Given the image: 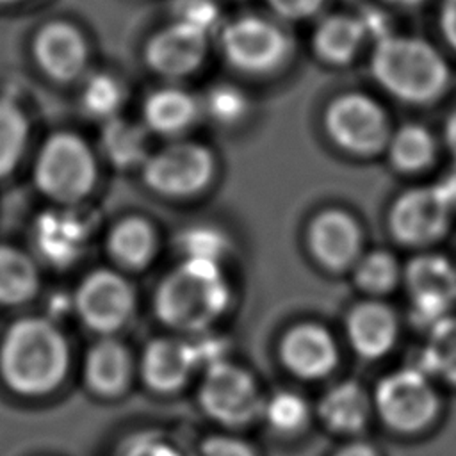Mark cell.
Instances as JSON below:
<instances>
[{
  "mask_svg": "<svg viewBox=\"0 0 456 456\" xmlns=\"http://www.w3.org/2000/svg\"><path fill=\"white\" fill-rule=\"evenodd\" d=\"M214 169V155L207 146L176 141L148 155L142 164V178L159 194L185 198L203 191L212 180Z\"/></svg>",
  "mask_w": 456,
  "mask_h": 456,
  "instance_id": "7",
  "label": "cell"
},
{
  "mask_svg": "<svg viewBox=\"0 0 456 456\" xmlns=\"http://www.w3.org/2000/svg\"><path fill=\"white\" fill-rule=\"evenodd\" d=\"M32 50L39 68L57 82L78 78L87 66V43L80 30L66 21L46 23L36 34Z\"/></svg>",
  "mask_w": 456,
  "mask_h": 456,
  "instance_id": "14",
  "label": "cell"
},
{
  "mask_svg": "<svg viewBox=\"0 0 456 456\" xmlns=\"http://www.w3.org/2000/svg\"><path fill=\"white\" fill-rule=\"evenodd\" d=\"M399 278V267L392 255L385 251H372L358 260L354 280L360 289L381 294L392 290Z\"/></svg>",
  "mask_w": 456,
  "mask_h": 456,
  "instance_id": "31",
  "label": "cell"
},
{
  "mask_svg": "<svg viewBox=\"0 0 456 456\" xmlns=\"http://www.w3.org/2000/svg\"><path fill=\"white\" fill-rule=\"evenodd\" d=\"M228 303L230 290L217 264L192 258L169 273L155 294L159 319L182 331H203Z\"/></svg>",
  "mask_w": 456,
  "mask_h": 456,
  "instance_id": "3",
  "label": "cell"
},
{
  "mask_svg": "<svg viewBox=\"0 0 456 456\" xmlns=\"http://www.w3.org/2000/svg\"><path fill=\"white\" fill-rule=\"evenodd\" d=\"M435 187L440 191V194H442L444 200L447 201L449 208H451V210L456 208V169H454L452 173H449V175H447L440 183H436Z\"/></svg>",
  "mask_w": 456,
  "mask_h": 456,
  "instance_id": "40",
  "label": "cell"
},
{
  "mask_svg": "<svg viewBox=\"0 0 456 456\" xmlns=\"http://www.w3.org/2000/svg\"><path fill=\"white\" fill-rule=\"evenodd\" d=\"M330 139L353 155H376L390 142L385 110L367 94L346 93L330 102L324 112Z\"/></svg>",
  "mask_w": 456,
  "mask_h": 456,
  "instance_id": "5",
  "label": "cell"
},
{
  "mask_svg": "<svg viewBox=\"0 0 456 456\" xmlns=\"http://www.w3.org/2000/svg\"><path fill=\"white\" fill-rule=\"evenodd\" d=\"M335 456H376V452L367 444H351L342 447Z\"/></svg>",
  "mask_w": 456,
  "mask_h": 456,
  "instance_id": "42",
  "label": "cell"
},
{
  "mask_svg": "<svg viewBox=\"0 0 456 456\" xmlns=\"http://www.w3.org/2000/svg\"><path fill=\"white\" fill-rule=\"evenodd\" d=\"M394 314L379 303H362L347 317V335L354 351L363 358L383 356L395 340Z\"/></svg>",
  "mask_w": 456,
  "mask_h": 456,
  "instance_id": "18",
  "label": "cell"
},
{
  "mask_svg": "<svg viewBox=\"0 0 456 456\" xmlns=\"http://www.w3.org/2000/svg\"><path fill=\"white\" fill-rule=\"evenodd\" d=\"M128 456H180V454L166 444L144 442V444H139L137 447H134Z\"/></svg>",
  "mask_w": 456,
  "mask_h": 456,
  "instance_id": "39",
  "label": "cell"
},
{
  "mask_svg": "<svg viewBox=\"0 0 456 456\" xmlns=\"http://www.w3.org/2000/svg\"><path fill=\"white\" fill-rule=\"evenodd\" d=\"M363 39L365 30L360 18L331 14L317 25L312 46L321 61L340 66L353 61Z\"/></svg>",
  "mask_w": 456,
  "mask_h": 456,
  "instance_id": "20",
  "label": "cell"
},
{
  "mask_svg": "<svg viewBox=\"0 0 456 456\" xmlns=\"http://www.w3.org/2000/svg\"><path fill=\"white\" fill-rule=\"evenodd\" d=\"M16 2H21V0H0V4H16Z\"/></svg>",
  "mask_w": 456,
  "mask_h": 456,
  "instance_id": "44",
  "label": "cell"
},
{
  "mask_svg": "<svg viewBox=\"0 0 456 456\" xmlns=\"http://www.w3.org/2000/svg\"><path fill=\"white\" fill-rule=\"evenodd\" d=\"M66 369V342L48 321L23 319L11 326L0 349V370L12 390L45 394L59 385Z\"/></svg>",
  "mask_w": 456,
  "mask_h": 456,
  "instance_id": "2",
  "label": "cell"
},
{
  "mask_svg": "<svg viewBox=\"0 0 456 456\" xmlns=\"http://www.w3.org/2000/svg\"><path fill=\"white\" fill-rule=\"evenodd\" d=\"M290 39L274 21L248 14L221 27V50L226 61L251 75L278 69L290 53Z\"/></svg>",
  "mask_w": 456,
  "mask_h": 456,
  "instance_id": "6",
  "label": "cell"
},
{
  "mask_svg": "<svg viewBox=\"0 0 456 456\" xmlns=\"http://www.w3.org/2000/svg\"><path fill=\"white\" fill-rule=\"evenodd\" d=\"M419 360L422 372L456 385V315H447L428 328Z\"/></svg>",
  "mask_w": 456,
  "mask_h": 456,
  "instance_id": "22",
  "label": "cell"
},
{
  "mask_svg": "<svg viewBox=\"0 0 456 456\" xmlns=\"http://www.w3.org/2000/svg\"><path fill=\"white\" fill-rule=\"evenodd\" d=\"M281 358L296 376L321 378L335 367L337 349L324 328L301 324L283 337Z\"/></svg>",
  "mask_w": 456,
  "mask_h": 456,
  "instance_id": "16",
  "label": "cell"
},
{
  "mask_svg": "<svg viewBox=\"0 0 456 456\" xmlns=\"http://www.w3.org/2000/svg\"><path fill=\"white\" fill-rule=\"evenodd\" d=\"M176 21L208 34L219 23V9L212 0H178Z\"/></svg>",
  "mask_w": 456,
  "mask_h": 456,
  "instance_id": "35",
  "label": "cell"
},
{
  "mask_svg": "<svg viewBox=\"0 0 456 456\" xmlns=\"http://www.w3.org/2000/svg\"><path fill=\"white\" fill-rule=\"evenodd\" d=\"M310 248L315 258L331 269L349 265L360 248V228L342 210H324L310 224Z\"/></svg>",
  "mask_w": 456,
  "mask_h": 456,
  "instance_id": "15",
  "label": "cell"
},
{
  "mask_svg": "<svg viewBox=\"0 0 456 456\" xmlns=\"http://www.w3.org/2000/svg\"><path fill=\"white\" fill-rule=\"evenodd\" d=\"M196 456H255V454L244 442L237 438L210 436L200 445Z\"/></svg>",
  "mask_w": 456,
  "mask_h": 456,
  "instance_id": "36",
  "label": "cell"
},
{
  "mask_svg": "<svg viewBox=\"0 0 456 456\" xmlns=\"http://www.w3.org/2000/svg\"><path fill=\"white\" fill-rule=\"evenodd\" d=\"M102 146L107 159L118 167L144 164L148 159V128L112 118L103 128Z\"/></svg>",
  "mask_w": 456,
  "mask_h": 456,
  "instance_id": "25",
  "label": "cell"
},
{
  "mask_svg": "<svg viewBox=\"0 0 456 456\" xmlns=\"http://www.w3.org/2000/svg\"><path fill=\"white\" fill-rule=\"evenodd\" d=\"M125 102V87L123 84L109 75L96 73L93 75L82 91V105L86 112L98 119H112Z\"/></svg>",
  "mask_w": 456,
  "mask_h": 456,
  "instance_id": "30",
  "label": "cell"
},
{
  "mask_svg": "<svg viewBox=\"0 0 456 456\" xmlns=\"http://www.w3.org/2000/svg\"><path fill=\"white\" fill-rule=\"evenodd\" d=\"M28 125L23 112L11 102L0 100V176H5L20 162L27 146Z\"/></svg>",
  "mask_w": 456,
  "mask_h": 456,
  "instance_id": "29",
  "label": "cell"
},
{
  "mask_svg": "<svg viewBox=\"0 0 456 456\" xmlns=\"http://www.w3.org/2000/svg\"><path fill=\"white\" fill-rule=\"evenodd\" d=\"M182 244L187 253V258L217 264V258L221 256L226 242L217 230L200 226V228L187 230L182 237Z\"/></svg>",
  "mask_w": 456,
  "mask_h": 456,
  "instance_id": "34",
  "label": "cell"
},
{
  "mask_svg": "<svg viewBox=\"0 0 456 456\" xmlns=\"http://www.w3.org/2000/svg\"><path fill=\"white\" fill-rule=\"evenodd\" d=\"M34 180L48 198L73 203L93 189L96 162L84 139L71 132H59L50 135L39 150Z\"/></svg>",
  "mask_w": 456,
  "mask_h": 456,
  "instance_id": "4",
  "label": "cell"
},
{
  "mask_svg": "<svg viewBox=\"0 0 456 456\" xmlns=\"http://www.w3.org/2000/svg\"><path fill=\"white\" fill-rule=\"evenodd\" d=\"M37 285L32 262L20 251L0 246V303L16 305L28 299Z\"/></svg>",
  "mask_w": 456,
  "mask_h": 456,
  "instance_id": "28",
  "label": "cell"
},
{
  "mask_svg": "<svg viewBox=\"0 0 456 456\" xmlns=\"http://www.w3.org/2000/svg\"><path fill=\"white\" fill-rule=\"evenodd\" d=\"M274 14L285 20H305L314 16L324 0H265Z\"/></svg>",
  "mask_w": 456,
  "mask_h": 456,
  "instance_id": "37",
  "label": "cell"
},
{
  "mask_svg": "<svg viewBox=\"0 0 456 456\" xmlns=\"http://www.w3.org/2000/svg\"><path fill=\"white\" fill-rule=\"evenodd\" d=\"M394 5H401V7H411V5H419L422 0H387Z\"/></svg>",
  "mask_w": 456,
  "mask_h": 456,
  "instance_id": "43",
  "label": "cell"
},
{
  "mask_svg": "<svg viewBox=\"0 0 456 456\" xmlns=\"http://www.w3.org/2000/svg\"><path fill=\"white\" fill-rule=\"evenodd\" d=\"M444 135H445V144H447L451 155L456 160V110L449 116V119L445 123V134Z\"/></svg>",
  "mask_w": 456,
  "mask_h": 456,
  "instance_id": "41",
  "label": "cell"
},
{
  "mask_svg": "<svg viewBox=\"0 0 456 456\" xmlns=\"http://www.w3.org/2000/svg\"><path fill=\"white\" fill-rule=\"evenodd\" d=\"M406 287L413 319L431 328L456 303V267L442 255H420L406 267Z\"/></svg>",
  "mask_w": 456,
  "mask_h": 456,
  "instance_id": "10",
  "label": "cell"
},
{
  "mask_svg": "<svg viewBox=\"0 0 456 456\" xmlns=\"http://www.w3.org/2000/svg\"><path fill=\"white\" fill-rule=\"evenodd\" d=\"M262 413L274 429L281 433H292L303 428L306 422L308 408L297 394L278 392L262 404Z\"/></svg>",
  "mask_w": 456,
  "mask_h": 456,
  "instance_id": "33",
  "label": "cell"
},
{
  "mask_svg": "<svg viewBox=\"0 0 456 456\" xmlns=\"http://www.w3.org/2000/svg\"><path fill=\"white\" fill-rule=\"evenodd\" d=\"M390 162L403 173H415L428 167L436 151L435 137L431 132L417 123H408L390 135L388 142Z\"/></svg>",
  "mask_w": 456,
  "mask_h": 456,
  "instance_id": "26",
  "label": "cell"
},
{
  "mask_svg": "<svg viewBox=\"0 0 456 456\" xmlns=\"http://www.w3.org/2000/svg\"><path fill=\"white\" fill-rule=\"evenodd\" d=\"M449 214L451 208L435 185L415 187L394 201L388 223L397 240L410 246H426L445 233Z\"/></svg>",
  "mask_w": 456,
  "mask_h": 456,
  "instance_id": "11",
  "label": "cell"
},
{
  "mask_svg": "<svg viewBox=\"0 0 456 456\" xmlns=\"http://www.w3.org/2000/svg\"><path fill=\"white\" fill-rule=\"evenodd\" d=\"M249 110L248 96L232 84H217L205 96V112L221 125H235Z\"/></svg>",
  "mask_w": 456,
  "mask_h": 456,
  "instance_id": "32",
  "label": "cell"
},
{
  "mask_svg": "<svg viewBox=\"0 0 456 456\" xmlns=\"http://www.w3.org/2000/svg\"><path fill=\"white\" fill-rule=\"evenodd\" d=\"M200 403L207 415L228 426H239L262 411V401L249 372L224 362L207 369Z\"/></svg>",
  "mask_w": 456,
  "mask_h": 456,
  "instance_id": "9",
  "label": "cell"
},
{
  "mask_svg": "<svg viewBox=\"0 0 456 456\" xmlns=\"http://www.w3.org/2000/svg\"><path fill=\"white\" fill-rule=\"evenodd\" d=\"M376 406L390 428L413 433L435 419L438 399L429 376L419 367H411L381 379L376 390Z\"/></svg>",
  "mask_w": 456,
  "mask_h": 456,
  "instance_id": "8",
  "label": "cell"
},
{
  "mask_svg": "<svg viewBox=\"0 0 456 456\" xmlns=\"http://www.w3.org/2000/svg\"><path fill=\"white\" fill-rule=\"evenodd\" d=\"M84 232L68 214H46L37 221L36 242L43 256L57 265L71 262L82 248Z\"/></svg>",
  "mask_w": 456,
  "mask_h": 456,
  "instance_id": "23",
  "label": "cell"
},
{
  "mask_svg": "<svg viewBox=\"0 0 456 456\" xmlns=\"http://www.w3.org/2000/svg\"><path fill=\"white\" fill-rule=\"evenodd\" d=\"M134 294L125 278L112 271H94L77 292V310L82 321L96 331H112L130 315Z\"/></svg>",
  "mask_w": 456,
  "mask_h": 456,
  "instance_id": "13",
  "label": "cell"
},
{
  "mask_svg": "<svg viewBox=\"0 0 456 456\" xmlns=\"http://www.w3.org/2000/svg\"><path fill=\"white\" fill-rule=\"evenodd\" d=\"M110 253L126 267H141L150 262L155 249V233L141 217H126L118 223L109 237Z\"/></svg>",
  "mask_w": 456,
  "mask_h": 456,
  "instance_id": "27",
  "label": "cell"
},
{
  "mask_svg": "<svg viewBox=\"0 0 456 456\" xmlns=\"http://www.w3.org/2000/svg\"><path fill=\"white\" fill-rule=\"evenodd\" d=\"M319 413L333 431L351 433L365 424L369 401L360 385L344 381L324 394L319 404Z\"/></svg>",
  "mask_w": 456,
  "mask_h": 456,
  "instance_id": "21",
  "label": "cell"
},
{
  "mask_svg": "<svg viewBox=\"0 0 456 456\" xmlns=\"http://www.w3.org/2000/svg\"><path fill=\"white\" fill-rule=\"evenodd\" d=\"M207 34L176 21L155 32L144 46L146 66L166 78L192 75L205 61Z\"/></svg>",
  "mask_w": 456,
  "mask_h": 456,
  "instance_id": "12",
  "label": "cell"
},
{
  "mask_svg": "<svg viewBox=\"0 0 456 456\" xmlns=\"http://www.w3.org/2000/svg\"><path fill=\"white\" fill-rule=\"evenodd\" d=\"M374 80L406 103H431L449 84V66L426 39L390 34L376 41L370 57Z\"/></svg>",
  "mask_w": 456,
  "mask_h": 456,
  "instance_id": "1",
  "label": "cell"
},
{
  "mask_svg": "<svg viewBox=\"0 0 456 456\" xmlns=\"http://www.w3.org/2000/svg\"><path fill=\"white\" fill-rule=\"evenodd\" d=\"M130 374V360L125 347L112 340L96 344L86 360V379L100 394L123 390Z\"/></svg>",
  "mask_w": 456,
  "mask_h": 456,
  "instance_id": "24",
  "label": "cell"
},
{
  "mask_svg": "<svg viewBox=\"0 0 456 456\" xmlns=\"http://www.w3.org/2000/svg\"><path fill=\"white\" fill-rule=\"evenodd\" d=\"M440 30L447 45L456 52V0H442Z\"/></svg>",
  "mask_w": 456,
  "mask_h": 456,
  "instance_id": "38",
  "label": "cell"
},
{
  "mask_svg": "<svg viewBox=\"0 0 456 456\" xmlns=\"http://www.w3.org/2000/svg\"><path fill=\"white\" fill-rule=\"evenodd\" d=\"M196 356L192 344L159 338L146 346L142 354V378L144 381L159 392H171L180 388L194 369Z\"/></svg>",
  "mask_w": 456,
  "mask_h": 456,
  "instance_id": "17",
  "label": "cell"
},
{
  "mask_svg": "<svg viewBox=\"0 0 456 456\" xmlns=\"http://www.w3.org/2000/svg\"><path fill=\"white\" fill-rule=\"evenodd\" d=\"M200 114L198 100L180 87H162L150 93L142 103L148 132L175 135L189 128Z\"/></svg>",
  "mask_w": 456,
  "mask_h": 456,
  "instance_id": "19",
  "label": "cell"
}]
</instances>
